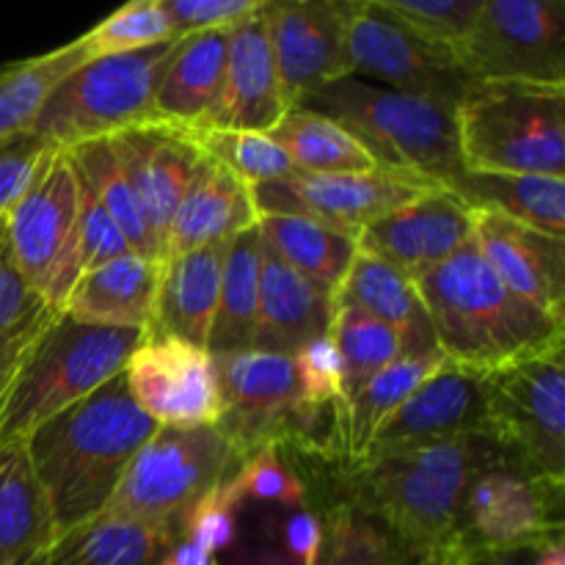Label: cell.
Listing matches in <instances>:
<instances>
[{
    "label": "cell",
    "instance_id": "cell-1",
    "mask_svg": "<svg viewBox=\"0 0 565 565\" xmlns=\"http://www.w3.org/2000/svg\"><path fill=\"white\" fill-rule=\"evenodd\" d=\"M508 461L489 434L340 463L337 497L379 524L414 565L450 550L467 489L483 469Z\"/></svg>",
    "mask_w": 565,
    "mask_h": 565
},
{
    "label": "cell",
    "instance_id": "cell-2",
    "mask_svg": "<svg viewBox=\"0 0 565 565\" xmlns=\"http://www.w3.org/2000/svg\"><path fill=\"white\" fill-rule=\"evenodd\" d=\"M154 430L158 425L136 406L119 373L22 441L44 494L53 539L108 508Z\"/></svg>",
    "mask_w": 565,
    "mask_h": 565
},
{
    "label": "cell",
    "instance_id": "cell-3",
    "mask_svg": "<svg viewBox=\"0 0 565 565\" xmlns=\"http://www.w3.org/2000/svg\"><path fill=\"white\" fill-rule=\"evenodd\" d=\"M439 351L458 367L494 373L508 364L565 351V320L511 290L469 241L461 252L414 276Z\"/></svg>",
    "mask_w": 565,
    "mask_h": 565
},
{
    "label": "cell",
    "instance_id": "cell-4",
    "mask_svg": "<svg viewBox=\"0 0 565 565\" xmlns=\"http://www.w3.org/2000/svg\"><path fill=\"white\" fill-rule=\"evenodd\" d=\"M292 108L340 121L384 169L456 188L467 174L458 149L456 108L417 94L392 92L359 77L312 88Z\"/></svg>",
    "mask_w": 565,
    "mask_h": 565
},
{
    "label": "cell",
    "instance_id": "cell-5",
    "mask_svg": "<svg viewBox=\"0 0 565 565\" xmlns=\"http://www.w3.org/2000/svg\"><path fill=\"white\" fill-rule=\"evenodd\" d=\"M141 331L86 326L58 312L31 342L0 395V450L22 445L125 370Z\"/></svg>",
    "mask_w": 565,
    "mask_h": 565
},
{
    "label": "cell",
    "instance_id": "cell-6",
    "mask_svg": "<svg viewBox=\"0 0 565 565\" xmlns=\"http://www.w3.org/2000/svg\"><path fill=\"white\" fill-rule=\"evenodd\" d=\"M458 149L472 174L565 177V88L475 83L456 108Z\"/></svg>",
    "mask_w": 565,
    "mask_h": 565
},
{
    "label": "cell",
    "instance_id": "cell-7",
    "mask_svg": "<svg viewBox=\"0 0 565 565\" xmlns=\"http://www.w3.org/2000/svg\"><path fill=\"white\" fill-rule=\"evenodd\" d=\"M177 42L86 61L55 88L28 132L47 147L72 149L154 121V97Z\"/></svg>",
    "mask_w": 565,
    "mask_h": 565
},
{
    "label": "cell",
    "instance_id": "cell-8",
    "mask_svg": "<svg viewBox=\"0 0 565 565\" xmlns=\"http://www.w3.org/2000/svg\"><path fill=\"white\" fill-rule=\"evenodd\" d=\"M241 456L218 425L204 428H160L143 441L127 467L110 511L166 524L180 533L185 513L207 491L230 480Z\"/></svg>",
    "mask_w": 565,
    "mask_h": 565
},
{
    "label": "cell",
    "instance_id": "cell-9",
    "mask_svg": "<svg viewBox=\"0 0 565 565\" xmlns=\"http://www.w3.org/2000/svg\"><path fill=\"white\" fill-rule=\"evenodd\" d=\"M6 237L22 279L50 309H64L81 270L77 174L58 147L44 152L25 196L3 215Z\"/></svg>",
    "mask_w": 565,
    "mask_h": 565
},
{
    "label": "cell",
    "instance_id": "cell-10",
    "mask_svg": "<svg viewBox=\"0 0 565 565\" xmlns=\"http://www.w3.org/2000/svg\"><path fill=\"white\" fill-rule=\"evenodd\" d=\"M565 351L486 373V434L539 478L565 480Z\"/></svg>",
    "mask_w": 565,
    "mask_h": 565
},
{
    "label": "cell",
    "instance_id": "cell-11",
    "mask_svg": "<svg viewBox=\"0 0 565 565\" xmlns=\"http://www.w3.org/2000/svg\"><path fill=\"white\" fill-rule=\"evenodd\" d=\"M561 533L565 480L539 478L516 463L500 461L483 469L467 489L450 550L439 563L461 555L530 550Z\"/></svg>",
    "mask_w": 565,
    "mask_h": 565
},
{
    "label": "cell",
    "instance_id": "cell-12",
    "mask_svg": "<svg viewBox=\"0 0 565 565\" xmlns=\"http://www.w3.org/2000/svg\"><path fill=\"white\" fill-rule=\"evenodd\" d=\"M458 64L475 83L565 88V3L483 0Z\"/></svg>",
    "mask_w": 565,
    "mask_h": 565
},
{
    "label": "cell",
    "instance_id": "cell-13",
    "mask_svg": "<svg viewBox=\"0 0 565 565\" xmlns=\"http://www.w3.org/2000/svg\"><path fill=\"white\" fill-rule=\"evenodd\" d=\"M348 70L351 77L392 92L417 94L458 108L475 86L458 58L408 31L381 0H353L348 22Z\"/></svg>",
    "mask_w": 565,
    "mask_h": 565
},
{
    "label": "cell",
    "instance_id": "cell-14",
    "mask_svg": "<svg viewBox=\"0 0 565 565\" xmlns=\"http://www.w3.org/2000/svg\"><path fill=\"white\" fill-rule=\"evenodd\" d=\"M436 182L379 166L362 174H296L252 188L259 215H298L320 226L359 237L384 215L436 191Z\"/></svg>",
    "mask_w": 565,
    "mask_h": 565
},
{
    "label": "cell",
    "instance_id": "cell-15",
    "mask_svg": "<svg viewBox=\"0 0 565 565\" xmlns=\"http://www.w3.org/2000/svg\"><path fill=\"white\" fill-rule=\"evenodd\" d=\"M121 375L136 406L160 428H204L224 414L215 359L202 345L143 334Z\"/></svg>",
    "mask_w": 565,
    "mask_h": 565
},
{
    "label": "cell",
    "instance_id": "cell-16",
    "mask_svg": "<svg viewBox=\"0 0 565 565\" xmlns=\"http://www.w3.org/2000/svg\"><path fill=\"white\" fill-rule=\"evenodd\" d=\"M351 11L353 0H268L265 22L287 108L312 88L351 77Z\"/></svg>",
    "mask_w": 565,
    "mask_h": 565
},
{
    "label": "cell",
    "instance_id": "cell-17",
    "mask_svg": "<svg viewBox=\"0 0 565 565\" xmlns=\"http://www.w3.org/2000/svg\"><path fill=\"white\" fill-rule=\"evenodd\" d=\"M469 434H486V373L445 359L375 430L362 458L439 445Z\"/></svg>",
    "mask_w": 565,
    "mask_h": 565
},
{
    "label": "cell",
    "instance_id": "cell-18",
    "mask_svg": "<svg viewBox=\"0 0 565 565\" xmlns=\"http://www.w3.org/2000/svg\"><path fill=\"white\" fill-rule=\"evenodd\" d=\"M472 241V207L450 188H436L417 202L375 221L356 237L359 248L403 274H425Z\"/></svg>",
    "mask_w": 565,
    "mask_h": 565
},
{
    "label": "cell",
    "instance_id": "cell-19",
    "mask_svg": "<svg viewBox=\"0 0 565 565\" xmlns=\"http://www.w3.org/2000/svg\"><path fill=\"white\" fill-rule=\"evenodd\" d=\"M472 241L516 296L565 320V241L486 207L472 210Z\"/></svg>",
    "mask_w": 565,
    "mask_h": 565
},
{
    "label": "cell",
    "instance_id": "cell-20",
    "mask_svg": "<svg viewBox=\"0 0 565 565\" xmlns=\"http://www.w3.org/2000/svg\"><path fill=\"white\" fill-rule=\"evenodd\" d=\"M110 147L147 210L149 226L160 246V263H163V243L171 215L202 160V152L182 127L166 125V121H143V125L127 127L110 136Z\"/></svg>",
    "mask_w": 565,
    "mask_h": 565
},
{
    "label": "cell",
    "instance_id": "cell-21",
    "mask_svg": "<svg viewBox=\"0 0 565 565\" xmlns=\"http://www.w3.org/2000/svg\"><path fill=\"white\" fill-rule=\"evenodd\" d=\"M287 110L263 9L226 33L224 86L210 127L270 132Z\"/></svg>",
    "mask_w": 565,
    "mask_h": 565
},
{
    "label": "cell",
    "instance_id": "cell-22",
    "mask_svg": "<svg viewBox=\"0 0 565 565\" xmlns=\"http://www.w3.org/2000/svg\"><path fill=\"white\" fill-rule=\"evenodd\" d=\"M252 188L235 174L202 154L174 215L163 243V263L193 248L224 243L241 232L257 226Z\"/></svg>",
    "mask_w": 565,
    "mask_h": 565
},
{
    "label": "cell",
    "instance_id": "cell-23",
    "mask_svg": "<svg viewBox=\"0 0 565 565\" xmlns=\"http://www.w3.org/2000/svg\"><path fill=\"white\" fill-rule=\"evenodd\" d=\"M331 307H353L395 331L403 359L439 351L434 326L412 276L362 248L331 298Z\"/></svg>",
    "mask_w": 565,
    "mask_h": 565
},
{
    "label": "cell",
    "instance_id": "cell-24",
    "mask_svg": "<svg viewBox=\"0 0 565 565\" xmlns=\"http://www.w3.org/2000/svg\"><path fill=\"white\" fill-rule=\"evenodd\" d=\"M160 263L130 252L99 268L83 270L61 312L86 326L149 334L158 298Z\"/></svg>",
    "mask_w": 565,
    "mask_h": 565
},
{
    "label": "cell",
    "instance_id": "cell-25",
    "mask_svg": "<svg viewBox=\"0 0 565 565\" xmlns=\"http://www.w3.org/2000/svg\"><path fill=\"white\" fill-rule=\"evenodd\" d=\"M331 298L315 290L303 276L263 241V274H259V307L252 351L292 356L331 326Z\"/></svg>",
    "mask_w": 565,
    "mask_h": 565
},
{
    "label": "cell",
    "instance_id": "cell-26",
    "mask_svg": "<svg viewBox=\"0 0 565 565\" xmlns=\"http://www.w3.org/2000/svg\"><path fill=\"white\" fill-rule=\"evenodd\" d=\"M230 241L193 248V252L177 254L160 263L158 298H154L149 334L177 337V340L202 348L207 345L215 303H218L224 252Z\"/></svg>",
    "mask_w": 565,
    "mask_h": 565
},
{
    "label": "cell",
    "instance_id": "cell-27",
    "mask_svg": "<svg viewBox=\"0 0 565 565\" xmlns=\"http://www.w3.org/2000/svg\"><path fill=\"white\" fill-rule=\"evenodd\" d=\"M177 539L174 527L105 508L55 535L44 550V565H158Z\"/></svg>",
    "mask_w": 565,
    "mask_h": 565
},
{
    "label": "cell",
    "instance_id": "cell-28",
    "mask_svg": "<svg viewBox=\"0 0 565 565\" xmlns=\"http://www.w3.org/2000/svg\"><path fill=\"white\" fill-rule=\"evenodd\" d=\"M226 33H191L177 42L154 97V121L185 130L213 125L224 86Z\"/></svg>",
    "mask_w": 565,
    "mask_h": 565
},
{
    "label": "cell",
    "instance_id": "cell-29",
    "mask_svg": "<svg viewBox=\"0 0 565 565\" xmlns=\"http://www.w3.org/2000/svg\"><path fill=\"white\" fill-rule=\"evenodd\" d=\"M259 274H263V235L259 226H252L226 243L218 303L204 345L210 356L252 351L259 307Z\"/></svg>",
    "mask_w": 565,
    "mask_h": 565
},
{
    "label": "cell",
    "instance_id": "cell-30",
    "mask_svg": "<svg viewBox=\"0 0 565 565\" xmlns=\"http://www.w3.org/2000/svg\"><path fill=\"white\" fill-rule=\"evenodd\" d=\"M257 226L265 246L274 248L281 263L290 265L326 298H334L359 254L356 237L298 215H259Z\"/></svg>",
    "mask_w": 565,
    "mask_h": 565
},
{
    "label": "cell",
    "instance_id": "cell-31",
    "mask_svg": "<svg viewBox=\"0 0 565 565\" xmlns=\"http://www.w3.org/2000/svg\"><path fill=\"white\" fill-rule=\"evenodd\" d=\"M452 193H458L472 210H494L530 230L565 241V177L467 171Z\"/></svg>",
    "mask_w": 565,
    "mask_h": 565
},
{
    "label": "cell",
    "instance_id": "cell-32",
    "mask_svg": "<svg viewBox=\"0 0 565 565\" xmlns=\"http://www.w3.org/2000/svg\"><path fill=\"white\" fill-rule=\"evenodd\" d=\"M53 541L47 505L25 445L0 450V565H14Z\"/></svg>",
    "mask_w": 565,
    "mask_h": 565
},
{
    "label": "cell",
    "instance_id": "cell-33",
    "mask_svg": "<svg viewBox=\"0 0 565 565\" xmlns=\"http://www.w3.org/2000/svg\"><path fill=\"white\" fill-rule=\"evenodd\" d=\"M86 61H92V53L81 36L44 55L6 64L0 70V138L31 130L55 88Z\"/></svg>",
    "mask_w": 565,
    "mask_h": 565
},
{
    "label": "cell",
    "instance_id": "cell-34",
    "mask_svg": "<svg viewBox=\"0 0 565 565\" xmlns=\"http://www.w3.org/2000/svg\"><path fill=\"white\" fill-rule=\"evenodd\" d=\"M268 136L285 149L292 169L303 174H362L379 169L353 132L315 110L290 108Z\"/></svg>",
    "mask_w": 565,
    "mask_h": 565
},
{
    "label": "cell",
    "instance_id": "cell-35",
    "mask_svg": "<svg viewBox=\"0 0 565 565\" xmlns=\"http://www.w3.org/2000/svg\"><path fill=\"white\" fill-rule=\"evenodd\" d=\"M64 152L70 154V163L77 171V177L86 182L94 199L103 204L105 213L119 226V232L130 243L132 252L160 263V246L154 241L152 226H149L147 210H143L136 188L127 180L125 169H121L119 158H116L114 147H110V138L77 143V147L64 149Z\"/></svg>",
    "mask_w": 565,
    "mask_h": 565
},
{
    "label": "cell",
    "instance_id": "cell-36",
    "mask_svg": "<svg viewBox=\"0 0 565 565\" xmlns=\"http://www.w3.org/2000/svg\"><path fill=\"white\" fill-rule=\"evenodd\" d=\"M445 353L436 351L417 359H397L390 367L375 373L367 384L359 386L342 403V439H345V461H356L367 450L375 430L395 414V408L428 381L445 362Z\"/></svg>",
    "mask_w": 565,
    "mask_h": 565
},
{
    "label": "cell",
    "instance_id": "cell-37",
    "mask_svg": "<svg viewBox=\"0 0 565 565\" xmlns=\"http://www.w3.org/2000/svg\"><path fill=\"white\" fill-rule=\"evenodd\" d=\"M320 513V550L312 565H414L401 546L342 497Z\"/></svg>",
    "mask_w": 565,
    "mask_h": 565
},
{
    "label": "cell",
    "instance_id": "cell-38",
    "mask_svg": "<svg viewBox=\"0 0 565 565\" xmlns=\"http://www.w3.org/2000/svg\"><path fill=\"white\" fill-rule=\"evenodd\" d=\"M185 132L196 143L199 152L224 166L230 174L246 182L248 188L268 185V182H279L296 174L285 149L268 132L224 130V127H193Z\"/></svg>",
    "mask_w": 565,
    "mask_h": 565
},
{
    "label": "cell",
    "instance_id": "cell-39",
    "mask_svg": "<svg viewBox=\"0 0 565 565\" xmlns=\"http://www.w3.org/2000/svg\"><path fill=\"white\" fill-rule=\"evenodd\" d=\"M329 334L342 359L345 401L359 386L367 384L375 373L403 359L401 340H397L395 331L353 307H334Z\"/></svg>",
    "mask_w": 565,
    "mask_h": 565
},
{
    "label": "cell",
    "instance_id": "cell-40",
    "mask_svg": "<svg viewBox=\"0 0 565 565\" xmlns=\"http://www.w3.org/2000/svg\"><path fill=\"white\" fill-rule=\"evenodd\" d=\"M232 497L237 505H246L248 500L268 502V505L290 508L301 511L309 508V486L290 461L285 447H259L252 456L241 461L230 480Z\"/></svg>",
    "mask_w": 565,
    "mask_h": 565
},
{
    "label": "cell",
    "instance_id": "cell-41",
    "mask_svg": "<svg viewBox=\"0 0 565 565\" xmlns=\"http://www.w3.org/2000/svg\"><path fill=\"white\" fill-rule=\"evenodd\" d=\"M169 39L177 36L160 0H132L105 17L103 22H97L92 31L83 33V42H86L92 58L132 53V50L152 47V44L169 42Z\"/></svg>",
    "mask_w": 565,
    "mask_h": 565
},
{
    "label": "cell",
    "instance_id": "cell-42",
    "mask_svg": "<svg viewBox=\"0 0 565 565\" xmlns=\"http://www.w3.org/2000/svg\"><path fill=\"white\" fill-rule=\"evenodd\" d=\"M381 6L419 39L458 58L483 0H381Z\"/></svg>",
    "mask_w": 565,
    "mask_h": 565
},
{
    "label": "cell",
    "instance_id": "cell-43",
    "mask_svg": "<svg viewBox=\"0 0 565 565\" xmlns=\"http://www.w3.org/2000/svg\"><path fill=\"white\" fill-rule=\"evenodd\" d=\"M301 392L315 406H342L345 401V373H342V359L337 353L331 334L315 337L307 345L292 353Z\"/></svg>",
    "mask_w": 565,
    "mask_h": 565
},
{
    "label": "cell",
    "instance_id": "cell-44",
    "mask_svg": "<svg viewBox=\"0 0 565 565\" xmlns=\"http://www.w3.org/2000/svg\"><path fill=\"white\" fill-rule=\"evenodd\" d=\"M243 505H237V500L232 497L230 486L218 483L213 491L202 497L191 511L185 513L180 524L182 539L193 541L202 550H207L210 555H218L226 546H232L237 535V511Z\"/></svg>",
    "mask_w": 565,
    "mask_h": 565
},
{
    "label": "cell",
    "instance_id": "cell-45",
    "mask_svg": "<svg viewBox=\"0 0 565 565\" xmlns=\"http://www.w3.org/2000/svg\"><path fill=\"white\" fill-rule=\"evenodd\" d=\"M77 232H81V270L99 268V265L132 252L119 226L105 213L103 204L94 199L81 177H77Z\"/></svg>",
    "mask_w": 565,
    "mask_h": 565
},
{
    "label": "cell",
    "instance_id": "cell-46",
    "mask_svg": "<svg viewBox=\"0 0 565 565\" xmlns=\"http://www.w3.org/2000/svg\"><path fill=\"white\" fill-rule=\"evenodd\" d=\"M177 39L191 33L230 31L237 22L259 14L268 0H160Z\"/></svg>",
    "mask_w": 565,
    "mask_h": 565
},
{
    "label": "cell",
    "instance_id": "cell-47",
    "mask_svg": "<svg viewBox=\"0 0 565 565\" xmlns=\"http://www.w3.org/2000/svg\"><path fill=\"white\" fill-rule=\"evenodd\" d=\"M47 149V143L33 132L9 138L0 147V218L25 196Z\"/></svg>",
    "mask_w": 565,
    "mask_h": 565
},
{
    "label": "cell",
    "instance_id": "cell-48",
    "mask_svg": "<svg viewBox=\"0 0 565 565\" xmlns=\"http://www.w3.org/2000/svg\"><path fill=\"white\" fill-rule=\"evenodd\" d=\"M39 307H44V303L33 296L31 287L22 279L14 254H11L9 237H6L3 218H0V337L14 331Z\"/></svg>",
    "mask_w": 565,
    "mask_h": 565
},
{
    "label": "cell",
    "instance_id": "cell-49",
    "mask_svg": "<svg viewBox=\"0 0 565 565\" xmlns=\"http://www.w3.org/2000/svg\"><path fill=\"white\" fill-rule=\"evenodd\" d=\"M55 315H58V309L39 307L36 312H33L28 320H22L14 331H9L6 337H0V395H3L11 373L17 370L20 359L25 356V351L31 348V342L42 334V329L55 318Z\"/></svg>",
    "mask_w": 565,
    "mask_h": 565
},
{
    "label": "cell",
    "instance_id": "cell-50",
    "mask_svg": "<svg viewBox=\"0 0 565 565\" xmlns=\"http://www.w3.org/2000/svg\"><path fill=\"white\" fill-rule=\"evenodd\" d=\"M320 513L312 505L292 513L285 524V544L298 565H312L320 550Z\"/></svg>",
    "mask_w": 565,
    "mask_h": 565
},
{
    "label": "cell",
    "instance_id": "cell-51",
    "mask_svg": "<svg viewBox=\"0 0 565 565\" xmlns=\"http://www.w3.org/2000/svg\"><path fill=\"white\" fill-rule=\"evenodd\" d=\"M158 565H221L218 555H210L207 550H202L199 544L188 539H177L169 550L160 555Z\"/></svg>",
    "mask_w": 565,
    "mask_h": 565
},
{
    "label": "cell",
    "instance_id": "cell-52",
    "mask_svg": "<svg viewBox=\"0 0 565 565\" xmlns=\"http://www.w3.org/2000/svg\"><path fill=\"white\" fill-rule=\"evenodd\" d=\"M533 552L535 546L513 552H489V555H461L439 565H533Z\"/></svg>",
    "mask_w": 565,
    "mask_h": 565
},
{
    "label": "cell",
    "instance_id": "cell-53",
    "mask_svg": "<svg viewBox=\"0 0 565 565\" xmlns=\"http://www.w3.org/2000/svg\"><path fill=\"white\" fill-rule=\"evenodd\" d=\"M533 565H565V533L541 541L533 552Z\"/></svg>",
    "mask_w": 565,
    "mask_h": 565
},
{
    "label": "cell",
    "instance_id": "cell-54",
    "mask_svg": "<svg viewBox=\"0 0 565 565\" xmlns=\"http://www.w3.org/2000/svg\"><path fill=\"white\" fill-rule=\"evenodd\" d=\"M14 565H44V550L31 552V555L22 557V561H17Z\"/></svg>",
    "mask_w": 565,
    "mask_h": 565
},
{
    "label": "cell",
    "instance_id": "cell-55",
    "mask_svg": "<svg viewBox=\"0 0 565 565\" xmlns=\"http://www.w3.org/2000/svg\"><path fill=\"white\" fill-rule=\"evenodd\" d=\"M11 138H14V136H11ZM6 141H9V138H0V147H3V143H6Z\"/></svg>",
    "mask_w": 565,
    "mask_h": 565
}]
</instances>
